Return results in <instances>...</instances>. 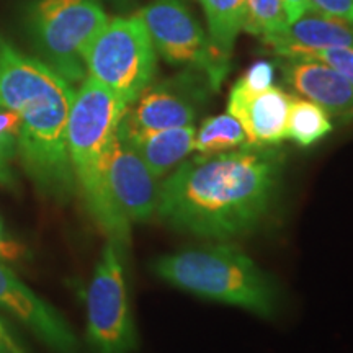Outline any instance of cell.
<instances>
[{
	"instance_id": "cell-26",
	"label": "cell",
	"mask_w": 353,
	"mask_h": 353,
	"mask_svg": "<svg viewBox=\"0 0 353 353\" xmlns=\"http://www.w3.org/2000/svg\"><path fill=\"white\" fill-rule=\"evenodd\" d=\"M0 341H3L8 345V348H10L12 350V353H21L20 352V348L15 345V343H13V341L10 339V335H8V332H7V329L3 327V324H2V321H0Z\"/></svg>"
},
{
	"instance_id": "cell-6",
	"label": "cell",
	"mask_w": 353,
	"mask_h": 353,
	"mask_svg": "<svg viewBox=\"0 0 353 353\" xmlns=\"http://www.w3.org/2000/svg\"><path fill=\"white\" fill-rule=\"evenodd\" d=\"M87 76L112 90L126 107L156 77L157 52L139 15L108 20L85 56Z\"/></svg>"
},
{
	"instance_id": "cell-4",
	"label": "cell",
	"mask_w": 353,
	"mask_h": 353,
	"mask_svg": "<svg viewBox=\"0 0 353 353\" xmlns=\"http://www.w3.org/2000/svg\"><path fill=\"white\" fill-rule=\"evenodd\" d=\"M151 267L162 281L200 298L245 309L265 319L275 316L278 309L275 280L231 244L167 254Z\"/></svg>"
},
{
	"instance_id": "cell-21",
	"label": "cell",
	"mask_w": 353,
	"mask_h": 353,
	"mask_svg": "<svg viewBox=\"0 0 353 353\" xmlns=\"http://www.w3.org/2000/svg\"><path fill=\"white\" fill-rule=\"evenodd\" d=\"M293 57L321 61L353 83V48H325V50L299 52Z\"/></svg>"
},
{
	"instance_id": "cell-16",
	"label": "cell",
	"mask_w": 353,
	"mask_h": 353,
	"mask_svg": "<svg viewBox=\"0 0 353 353\" xmlns=\"http://www.w3.org/2000/svg\"><path fill=\"white\" fill-rule=\"evenodd\" d=\"M208 23L211 54L219 72L228 76L237 34L244 30L245 0H200Z\"/></svg>"
},
{
	"instance_id": "cell-2",
	"label": "cell",
	"mask_w": 353,
	"mask_h": 353,
	"mask_svg": "<svg viewBox=\"0 0 353 353\" xmlns=\"http://www.w3.org/2000/svg\"><path fill=\"white\" fill-rule=\"evenodd\" d=\"M76 87L39 57L0 34V107L19 117V157L43 195L68 200L76 176L68 152V120Z\"/></svg>"
},
{
	"instance_id": "cell-17",
	"label": "cell",
	"mask_w": 353,
	"mask_h": 353,
	"mask_svg": "<svg viewBox=\"0 0 353 353\" xmlns=\"http://www.w3.org/2000/svg\"><path fill=\"white\" fill-rule=\"evenodd\" d=\"M332 131L330 114L311 100L293 97L286 121V139L299 148H311Z\"/></svg>"
},
{
	"instance_id": "cell-3",
	"label": "cell",
	"mask_w": 353,
	"mask_h": 353,
	"mask_svg": "<svg viewBox=\"0 0 353 353\" xmlns=\"http://www.w3.org/2000/svg\"><path fill=\"white\" fill-rule=\"evenodd\" d=\"M126 105L87 76L76 90L68 120V152L88 213L110 242L123 250L130 244L131 223L118 211L105 182V161L118 138Z\"/></svg>"
},
{
	"instance_id": "cell-25",
	"label": "cell",
	"mask_w": 353,
	"mask_h": 353,
	"mask_svg": "<svg viewBox=\"0 0 353 353\" xmlns=\"http://www.w3.org/2000/svg\"><path fill=\"white\" fill-rule=\"evenodd\" d=\"M283 7L288 23L298 20L304 12L309 10L307 0H283Z\"/></svg>"
},
{
	"instance_id": "cell-15",
	"label": "cell",
	"mask_w": 353,
	"mask_h": 353,
	"mask_svg": "<svg viewBox=\"0 0 353 353\" xmlns=\"http://www.w3.org/2000/svg\"><path fill=\"white\" fill-rule=\"evenodd\" d=\"M118 139L134 149L157 179H164L169 175V172L182 164L190 152L195 151L193 125L118 136Z\"/></svg>"
},
{
	"instance_id": "cell-14",
	"label": "cell",
	"mask_w": 353,
	"mask_h": 353,
	"mask_svg": "<svg viewBox=\"0 0 353 353\" xmlns=\"http://www.w3.org/2000/svg\"><path fill=\"white\" fill-rule=\"evenodd\" d=\"M262 41L280 57H293L299 52L325 48H353V25L307 10L280 33L263 38Z\"/></svg>"
},
{
	"instance_id": "cell-12",
	"label": "cell",
	"mask_w": 353,
	"mask_h": 353,
	"mask_svg": "<svg viewBox=\"0 0 353 353\" xmlns=\"http://www.w3.org/2000/svg\"><path fill=\"white\" fill-rule=\"evenodd\" d=\"M293 95L270 85L249 90L234 83L228 100V113L241 123L249 145H278L286 139V121Z\"/></svg>"
},
{
	"instance_id": "cell-13",
	"label": "cell",
	"mask_w": 353,
	"mask_h": 353,
	"mask_svg": "<svg viewBox=\"0 0 353 353\" xmlns=\"http://www.w3.org/2000/svg\"><path fill=\"white\" fill-rule=\"evenodd\" d=\"M283 82L303 99L324 108L330 117L352 120L353 83L321 61L281 57L278 63Z\"/></svg>"
},
{
	"instance_id": "cell-10",
	"label": "cell",
	"mask_w": 353,
	"mask_h": 353,
	"mask_svg": "<svg viewBox=\"0 0 353 353\" xmlns=\"http://www.w3.org/2000/svg\"><path fill=\"white\" fill-rule=\"evenodd\" d=\"M105 182L114 206L130 223H145L156 216L161 179L118 138L105 161Z\"/></svg>"
},
{
	"instance_id": "cell-8",
	"label": "cell",
	"mask_w": 353,
	"mask_h": 353,
	"mask_svg": "<svg viewBox=\"0 0 353 353\" xmlns=\"http://www.w3.org/2000/svg\"><path fill=\"white\" fill-rule=\"evenodd\" d=\"M138 15L165 63L200 70L208 77L213 92L219 90L226 77L214 63L208 34L182 0H156L141 8Z\"/></svg>"
},
{
	"instance_id": "cell-20",
	"label": "cell",
	"mask_w": 353,
	"mask_h": 353,
	"mask_svg": "<svg viewBox=\"0 0 353 353\" xmlns=\"http://www.w3.org/2000/svg\"><path fill=\"white\" fill-rule=\"evenodd\" d=\"M21 125L19 117L10 110L0 107V179L6 187H15V172L12 161L19 157Z\"/></svg>"
},
{
	"instance_id": "cell-22",
	"label": "cell",
	"mask_w": 353,
	"mask_h": 353,
	"mask_svg": "<svg viewBox=\"0 0 353 353\" xmlns=\"http://www.w3.org/2000/svg\"><path fill=\"white\" fill-rule=\"evenodd\" d=\"M275 79V68L267 61H259L250 65L249 70L242 76L237 83L249 90H263V88L273 85Z\"/></svg>"
},
{
	"instance_id": "cell-18",
	"label": "cell",
	"mask_w": 353,
	"mask_h": 353,
	"mask_svg": "<svg viewBox=\"0 0 353 353\" xmlns=\"http://www.w3.org/2000/svg\"><path fill=\"white\" fill-rule=\"evenodd\" d=\"M245 144L247 136L241 123L229 113L206 118L195 131V151L201 156L229 152Z\"/></svg>"
},
{
	"instance_id": "cell-7",
	"label": "cell",
	"mask_w": 353,
	"mask_h": 353,
	"mask_svg": "<svg viewBox=\"0 0 353 353\" xmlns=\"http://www.w3.org/2000/svg\"><path fill=\"white\" fill-rule=\"evenodd\" d=\"M120 252L108 241L87 290V341L95 353H132L138 347Z\"/></svg>"
},
{
	"instance_id": "cell-5",
	"label": "cell",
	"mask_w": 353,
	"mask_h": 353,
	"mask_svg": "<svg viewBox=\"0 0 353 353\" xmlns=\"http://www.w3.org/2000/svg\"><path fill=\"white\" fill-rule=\"evenodd\" d=\"M107 23L97 0H34L26 28L39 59L76 87L87 77L88 48Z\"/></svg>"
},
{
	"instance_id": "cell-1",
	"label": "cell",
	"mask_w": 353,
	"mask_h": 353,
	"mask_svg": "<svg viewBox=\"0 0 353 353\" xmlns=\"http://www.w3.org/2000/svg\"><path fill=\"white\" fill-rule=\"evenodd\" d=\"M276 145H249L183 161L161 183L156 216L179 232L219 242L252 232L272 213L283 180Z\"/></svg>"
},
{
	"instance_id": "cell-19",
	"label": "cell",
	"mask_w": 353,
	"mask_h": 353,
	"mask_svg": "<svg viewBox=\"0 0 353 353\" xmlns=\"http://www.w3.org/2000/svg\"><path fill=\"white\" fill-rule=\"evenodd\" d=\"M245 21L247 33L260 38H268L280 33L288 25L283 0H245Z\"/></svg>"
},
{
	"instance_id": "cell-27",
	"label": "cell",
	"mask_w": 353,
	"mask_h": 353,
	"mask_svg": "<svg viewBox=\"0 0 353 353\" xmlns=\"http://www.w3.org/2000/svg\"><path fill=\"white\" fill-rule=\"evenodd\" d=\"M3 352H10L12 353V350L10 348H8V345L3 341H0V353H3Z\"/></svg>"
},
{
	"instance_id": "cell-24",
	"label": "cell",
	"mask_w": 353,
	"mask_h": 353,
	"mask_svg": "<svg viewBox=\"0 0 353 353\" xmlns=\"http://www.w3.org/2000/svg\"><path fill=\"white\" fill-rule=\"evenodd\" d=\"M26 257V249L23 244L19 241L13 239L8 234L7 228L3 226L2 219H0V262L3 263H13L20 262Z\"/></svg>"
},
{
	"instance_id": "cell-28",
	"label": "cell",
	"mask_w": 353,
	"mask_h": 353,
	"mask_svg": "<svg viewBox=\"0 0 353 353\" xmlns=\"http://www.w3.org/2000/svg\"><path fill=\"white\" fill-rule=\"evenodd\" d=\"M0 185H3V183H2V179H0Z\"/></svg>"
},
{
	"instance_id": "cell-23",
	"label": "cell",
	"mask_w": 353,
	"mask_h": 353,
	"mask_svg": "<svg viewBox=\"0 0 353 353\" xmlns=\"http://www.w3.org/2000/svg\"><path fill=\"white\" fill-rule=\"evenodd\" d=\"M309 10H314L353 25V0H307Z\"/></svg>"
},
{
	"instance_id": "cell-9",
	"label": "cell",
	"mask_w": 353,
	"mask_h": 353,
	"mask_svg": "<svg viewBox=\"0 0 353 353\" xmlns=\"http://www.w3.org/2000/svg\"><path fill=\"white\" fill-rule=\"evenodd\" d=\"M210 92L213 88L208 77L195 69H185L174 77L151 83L126 107L118 136L193 125Z\"/></svg>"
},
{
	"instance_id": "cell-11",
	"label": "cell",
	"mask_w": 353,
	"mask_h": 353,
	"mask_svg": "<svg viewBox=\"0 0 353 353\" xmlns=\"http://www.w3.org/2000/svg\"><path fill=\"white\" fill-rule=\"evenodd\" d=\"M0 309L17 317L54 353H79L76 334L63 314L34 294L3 262H0Z\"/></svg>"
}]
</instances>
